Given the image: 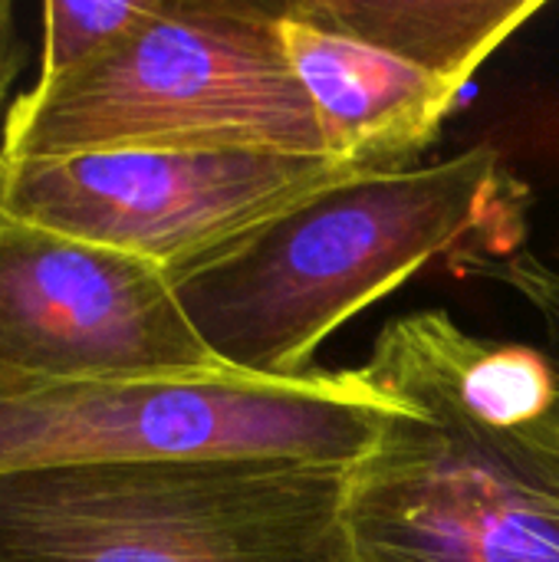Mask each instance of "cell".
Returning <instances> with one entry per match:
<instances>
[{
	"mask_svg": "<svg viewBox=\"0 0 559 562\" xmlns=\"http://www.w3.org/2000/svg\"><path fill=\"white\" fill-rule=\"evenodd\" d=\"M362 372L412 412L349 471L356 562H559L557 359L422 310Z\"/></svg>",
	"mask_w": 559,
	"mask_h": 562,
	"instance_id": "6da1fadb",
	"label": "cell"
},
{
	"mask_svg": "<svg viewBox=\"0 0 559 562\" xmlns=\"http://www.w3.org/2000/svg\"><path fill=\"white\" fill-rule=\"evenodd\" d=\"M527 188L491 145L323 188L171 280L214 359L254 379H306L323 342L435 260L517 254Z\"/></svg>",
	"mask_w": 559,
	"mask_h": 562,
	"instance_id": "7a4b0ae2",
	"label": "cell"
},
{
	"mask_svg": "<svg viewBox=\"0 0 559 562\" xmlns=\"http://www.w3.org/2000/svg\"><path fill=\"white\" fill-rule=\"evenodd\" d=\"M125 145L326 155L320 119L277 36V3L152 0L72 76L30 86L3 119V158Z\"/></svg>",
	"mask_w": 559,
	"mask_h": 562,
	"instance_id": "3957f363",
	"label": "cell"
},
{
	"mask_svg": "<svg viewBox=\"0 0 559 562\" xmlns=\"http://www.w3.org/2000/svg\"><path fill=\"white\" fill-rule=\"evenodd\" d=\"M349 471L310 461L0 471V562H356Z\"/></svg>",
	"mask_w": 559,
	"mask_h": 562,
	"instance_id": "277c9868",
	"label": "cell"
},
{
	"mask_svg": "<svg viewBox=\"0 0 559 562\" xmlns=\"http://www.w3.org/2000/svg\"><path fill=\"white\" fill-rule=\"evenodd\" d=\"M412 412L353 372L254 379L204 372L46 382L0 372V471L161 461H310L356 468Z\"/></svg>",
	"mask_w": 559,
	"mask_h": 562,
	"instance_id": "5b68a950",
	"label": "cell"
},
{
	"mask_svg": "<svg viewBox=\"0 0 559 562\" xmlns=\"http://www.w3.org/2000/svg\"><path fill=\"white\" fill-rule=\"evenodd\" d=\"M544 0H290L280 49L326 151L362 171L412 168L478 69Z\"/></svg>",
	"mask_w": 559,
	"mask_h": 562,
	"instance_id": "8992f818",
	"label": "cell"
},
{
	"mask_svg": "<svg viewBox=\"0 0 559 562\" xmlns=\"http://www.w3.org/2000/svg\"><path fill=\"white\" fill-rule=\"evenodd\" d=\"M366 175L326 155L125 145L3 158V214L142 257L178 280L310 194Z\"/></svg>",
	"mask_w": 559,
	"mask_h": 562,
	"instance_id": "52a82bcc",
	"label": "cell"
},
{
	"mask_svg": "<svg viewBox=\"0 0 559 562\" xmlns=\"http://www.w3.org/2000/svg\"><path fill=\"white\" fill-rule=\"evenodd\" d=\"M0 372L46 382H135L231 372L155 263L3 214Z\"/></svg>",
	"mask_w": 559,
	"mask_h": 562,
	"instance_id": "ba28073f",
	"label": "cell"
},
{
	"mask_svg": "<svg viewBox=\"0 0 559 562\" xmlns=\"http://www.w3.org/2000/svg\"><path fill=\"white\" fill-rule=\"evenodd\" d=\"M152 0H46L43 3V53L40 72L33 86H49L86 63H92L102 49H109L122 33H128L145 13Z\"/></svg>",
	"mask_w": 559,
	"mask_h": 562,
	"instance_id": "9c48e42d",
	"label": "cell"
},
{
	"mask_svg": "<svg viewBox=\"0 0 559 562\" xmlns=\"http://www.w3.org/2000/svg\"><path fill=\"white\" fill-rule=\"evenodd\" d=\"M494 273H488L491 280L511 286L521 300L530 303V310L540 316L550 342L557 346L559 356V260H547L540 254L521 250L507 260H497L491 267ZM559 362V359H557Z\"/></svg>",
	"mask_w": 559,
	"mask_h": 562,
	"instance_id": "30bf717a",
	"label": "cell"
},
{
	"mask_svg": "<svg viewBox=\"0 0 559 562\" xmlns=\"http://www.w3.org/2000/svg\"><path fill=\"white\" fill-rule=\"evenodd\" d=\"M20 69V43L13 26V3L0 0V145H3V119H7V92Z\"/></svg>",
	"mask_w": 559,
	"mask_h": 562,
	"instance_id": "8fae6325",
	"label": "cell"
},
{
	"mask_svg": "<svg viewBox=\"0 0 559 562\" xmlns=\"http://www.w3.org/2000/svg\"><path fill=\"white\" fill-rule=\"evenodd\" d=\"M0 181H3V145H0Z\"/></svg>",
	"mask_w": 559,
	"mask_h": 562,
	"instance_id": "7c38bea8",
	"label": "cell"
},
{
	"mask_svg": "<svg viewBox=\"0 0 559 562\" xmlns=\"http://www.w3.org/2000/svg\"><path fill=\"white\" fill-rule=\"evenodd\" d=\"M557 260H559V254H557Z\"/></svg>",
	"mask_w": 559,
	"mask_h": 562,
	"instance_id": "4fadbf2b",
	"label": "cell"
}]
</instances>
